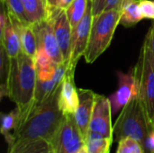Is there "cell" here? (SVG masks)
<instances>
[{
  "label": "cell",
  "instance_id": "obj_16",
  "mask_svg": "<svg viewBox=\"0 0 154 153\" xmlns=\"http://www.w3.org/2000/svg\"><path fill=\"white\" fill-rule=\"evenodd\" d=\"M120 13V24L127 28L134 26L144 18L139 5V0H123Z\"/></svg>",
  "mask_w": 154,
  "mask_h": 153
},
{
  "label": "cell",
  "instance_id": "obj_5",
  "mask_svg": "<svg viewBox=\"0 0 154 153\" xmlns=\"http://www.w3.org/2000/svg\"><path fill=\"white\" fill-rule=\"evenodd\" d=\"M134 72L139 83V97L149 117L152 120L154 117V62L143 47Z\"/></svg>",
  "mask_w": 154,
  "mask_h": 153
},
{
  "label": "cell",
  "instance_id": "obj_11",
  "mask_svg": "<svg viewBox=\"0 0 154 153\" xmlns=\"http://www.w3.org/2000/svg\"><path fill=\"white\" fill-rule=\"evenodd\" d=\"M32 24L37 37L38 48H42L56 64L65 62L51 23L46 19Z\"/></svg>",
  "mask_w": 154,
  "mask_h": 153
},
{
  "label": "cell",
  "instance_id": "obj_18",
  "mask_svg": "<svg viewBox=\"0 0 154 153\" xmlns=\"http://www.w3.org/2000/svg\"><path fill=\"white\" fill-rule=\"evenodd\" d=\"M20 118L19 109L16 107L7 114L1 115V133L5 137V140L9 145L13 140V133L18 126Z\"/></svg>",
  "mask_w": 154,
  "mask_h": 153
},
{
  "label": "cell",
  "instance_id": "obj_20",
  "mask_svg": "<svg viewBox=\"0 0 154 153\" xmlns=\"http://www.w3.org/2000/svg\"><path fill=\"white\" fill-rule=\"evenodd\" d=\"M90 0H73L65 9L68 19L74 28L84 17Z\"/></svg>",
  "mask_w": 154,
  "mask_h": 153
},
{
  "label": "cell",
  "instance_id": "obj_2",
  "mask_svg": "<svg viewBox=\"0 0 154 153\" xmlns=\"http://www.w3.org/2000/svg\"><path fill=\"white\" fill-rule=\"evenodd\" d=\"M37 73L34 58L22 52L10 58V70L6 84V96L13 101L20 114L32 106L36 89Z\"/></svg>",
  "mask_w": 154,
  "mask_h": 153
},
{
  "label": "cell",
  "instance_id": "obj_25",
  "mask_svg": "<svg viewBox=\"0 0 154 153\" xmlns=\"http://www.w3.org/2000/svg\"><path fill=\"white\" fill-rule=\"evenodd\" d=\"M139 5L144 18L154 19V2L152 0H139Z\"/></svg>",
  "mask_w": 154,
  "mask_h": 153
},
{
  "label": "cell",
  "instance_id": "obj_7",
  "mask_svg": "<svg viewBox=\"0 0 154 153\" xmlns=\"http://www.w3.org/2000/svg\"><path fill=\"white\" fill-rule=\"evenodd\" d=\"M92 19H93L92 4L91 1H89L84 17L74 28H72L71 53H70L69 60L68 62L69 69L75 70L79 60L85 54L89 41Z\"/></svg>",
  "mask_w": 154,
  "mask_h": 153
},
{
  "label": "cell",
  "instance_id": "obj_27",
  "mask_svg": "<svg viewBox=\"0 0 154 153\" xmlns=\"http://www.w3.org/2000/svg\"><path fill=\"white\" fill-rule=\"evenodd\" d=\"M92 4L93 15H96L105 10L106 0H90Z\"/></svg>",
  "mask_w": 154,
  "mask_h": 153
},
{
  "label": "cell",
  "instance_id": "obj_8",
  "mask_svg": "<svg viewBox=\"0 0 154 153\" xmlns=\"http://www.w3.org/2000/svg\"><path fill=\"white\" fill-rule=\"evenodd\" d=\"M112 115L109 97L97 94L95 106L89 124L88 133H96L114 140Z\"/></svg>",
  "mask_w": 154,
  "mask_h": 153
},
{
  "label": "cell",
  "instance_id": "obj_22",
  "mask_svg": "<svg viewBox=\"0 0 154 153\" xmlns=\"http://www.w3.org/2000/svg\"><path fill=\"white\" fill-rule=\"evenodd\" d=\"M2 2L5 5L7 13L11 16L17 19L22 23H24V24L30 23L26 16L23 0H2Z\"/></svg>",
  "mask_w": 154,
  "mask_h": 153
},
{
  "label": "cell",
  "instance_id": "obj_10",
  "mask_svg": "<svg viewBox=\"0 0 154 153\" xmlns=\"http://www.w3.org/2000/svg\"><path fill=\"white\" fill-rule=\"evenodd\" d=\"M118 89L109 96L112 114L118 113L133 98L139 96V83L134 72L131 69L128 73L117 72Z\"/></svg>",
  "mask_w": 154,
  "mask_h": 153
},
{
  "label": "cell",
  "instance_id": "obj_29",
  "mask_svg": "<svg viewBox=\"0 0 154 153\" xmlns=\"http://www.w3.org/2000/svg\"><path fill=\"white\" fill-rule=\"evenodd\" d=\"M46 2H47V6H48V13H49V10L60 7L61 0H46Z\"/></svg>",
  "mask_w": 154,
  "mask_h": 153
},
{
  "label": "cell",
  "instance_id": "obj_33",
  "mask_svg": "<svg viewBox=\"0 0 154 153\" xmlns=\"http://www.w3.org/2000/svg\"><path fill=\"white\" fill-rule=\"evenodd\" d=\"M143 153H144V152H143Z\"/></svg>",
  "mask_w": 154,
  "mask_h": 153
},
{
  "label": "cell",
  "instance_id": "obj_26",
  "mask_svg": "<svg viewBox=\"0 0 154 153\" xmlns=\"http://www.w3.org/2000/svg\"><path fill=\"white\" fill-rule=\"evenodd\" d=\"M143 47L150 54L151 58L152 59L154 62V23L145 37Z\"/></svg>",
  "mask_w": 154,
  "mask_h": 153
},
{
  "label": "cell",
  "instance_id": "obj_19",
  "mask_svg": "<svg viewBox=\"0 0 154 153\" xmlns=\"http://www.w3.org/2000/svg\"><path fill=\"white\" fill-rule=\"evenodd\" d=\"M113 139L96 133H88L85 141V146L88 153H109Z\"/></svg>",
  "mask_w": 154,
  "mask_h": 153
},
{
  "label": "cell",
  "instance_id": "obj_23",
  "mask_svg": "<svg viewBox=\"0 0 154 153\" xmlns=\"http://www.w3.org/2000/svg\"><path fill=\"white\" fill-rule=\"evenodd\" d=\"M10 70V58L4 47L0 48V94L1 97L6 96V84Z\"/></svg>",
  "mask_w": 154,
  "mask_h": 153
},
{
  "label": "cell",
  "instance_id": "obj_6",
  "mask_svg": "<svg viewBox=\"0 0 154 153\" xmlns=\"http://www.w3.org/2000/svg\"><path fill=\"white\" fill-rule=\"evenodd\" d=\"M51 145L53 153H77L85 146V139L74 115H65Z\"/></svg>",
  "mask_w": 154,
  "mask_h": 153
},
{
  "label": "cell",
  "instance_id": "obj_3",
  "mask_svg": "<svg viewBox=\"0 0 154 153\" xmlns=\"http://www.w3.org/2000/svg\"><path fill=\"white\" fill-rule=\"evenodd\" d=\"M153 128L152 120L138 96L122 109L114 125V138L116 142L126 137L133 138L139 142L143 149L146 139Z\"/></svg>",
  "mask_w": 154,
  "mask_h": 153
},
{
  "label": "cell",
  "instance_id": "obj_32",
  "mask_svg": "<svg viewBox=\"0 0 154 153\" xmlns=\"http://www.w3.org/2000/svg\"><path fill=\"white\" fill-rule=\"evenodd\" d=\"M152 123H153V127H154V117H153V119H152Z\"/></svg>",
  "mask_w": 154,
  "mask_h": 153
},
{
  "label": "cell",
  "instance_id": "obj_1",
  "mask_svg": "<svg viewBox=\"0 0 154 153\" xmlns=\"http://www.w3.org/2000/svg\"><path fill=\"white\" fill-rule=\"evenodd\" d=\"M60 90V86L43 102L20 115L19 124L13 133L8 151L37 139H45L51 142L65 116L59 105Z\"/></svg>",
  "mask_w": 154,
  "mask_h": 153
},
{
  "label": "cell",
  "instance_id": "obj_4",
  "mask_svg": "<svg viewBox=\"0 0 154 153\" xmlns=\"http://www.w3.org/2000/svg\"><path fill=\"white\" fill-rule=\"evenodd\" d=\"M120 10L110 9L93 15L88 44L84 54L87 63H93L109 47L120 24Z\"/></svg>",
  "mask_w": 154,
  "mask_h": 153
},
{
  "label": "cell",
  "instance_id": "obj_13",
  "mask_svg": "<svg viewBox=\"0 0 154 153\" xmlns=\"http://www.w3.org/2000/svg\"><path fill=\"white\" fill-rule=\"evenodd\" d=\"M73 69H69L60 85L59 105L64 115H74L79 106V90L74 81Z\"/></svg>",
  "mask_w": 154,
  "mask_h": 153
},
{
  "label": "cell",
  "instance_id": "obj_28",
  "mask_svg": "<svg viewBox=\"0 0 154 153\" xmlns=\"http://www.w3.org/2000/svg\"><path fill=\"white\" fill-rule=\"evenodd\" d=\"M122 3L123 0H106L105 10H110V9L120 10Z\"/></svg>",
  "mask_w": 154,
  "mask_h": 153
},
{
  "label": "cell",
  "instance_id": "obj_14",
  "mask_svg": "<svg viewBox=\"0 0 154 153\" xmlns=\"http://www.w3.org/2000/svg\"><path fill=\"white\" fill-rule=\"evenodd\" d=\"M15 30L17 31L20 41H21V45H22V51L32 58H34L37 50H38V41H37V37L35 34V32L33 30L32 24L28 23L24 24L19 22L17 19L14 17L11 16L8 14Z\"/></svg>",
  "mask_w": 154,
  "mask_h": 153
},
{
  "label": "cell",
  "instance_id": "obj_17",
  "mask_svg": "<svg viewBox=\"0 0 154 153\" xmlns=\"http://www.w3.org/2000/svg\"><path fill=\"white\" fill-rule=\"evenodd\" d=\"M26 16L30 23H35L48 17L46 0H23Z\"/></svg>",
  "mask_w": 154,
  "mask_h": 153
},
{
  "label": "cell",
  "instance_id": "obj_21",
  "mask_svg": "<svg viewBox=\"0 0 154 153\" xmlns=\"http://www.w3.org/2000/svg\"><path fill=\"white\" fill-rule=\"evenodd\" d=\"M7 153H53L51 143L45 139L32 141L14 150H9Z\"/></svg>",
  "mask_w": 154,
  "mask_h": 153
},
{
  "label": "cell",
  "instance_id": "obj_15",
  "mask_svg": "<svg viewBox=\"0 0 154 153\" xmlns=\"http://www.w3.org/2000/svg\"><path fill=\"white\" fill-rule=\"evenodd\" d=\"M0 40L1 46L4 47L9 58H15L23 52L19 34L9 15L5 25L0 28Z\"/></svg>",
  "mask_w": 154,
  "mask_h": 153
},
{
  "label": "cell",
  "instance_id": "obj_9",
  "mask_svg": "<svg viewBox=\"0 0 154 153\" xmlns=\"http://www.w3.org/2000/svg\"><path fill=\"white\" fill-rule=\"evenodd\" d=\"M47 20L52 25L64 61L69 62L71 53L72 27L68 19L65 9L57 7L49 10Z\"/></svg>",
  "mask_w": 154,
  "mask_h": 153
},
{
  "label": "cell",
  "instance_id": "obj_12",
  "mask_svg": "<svg viewBox=\"0 0 154 153\" xmlns=\"http://www.w3.org/2000/svg\"><path fill=\"white\" fill-rule=\"evenodd\" d=\"M78 90L79 101L78 108L74 113V118L86 141L88 134L89 124L95 106L97 94L90 89L78 88Z\"/></svg>",
  "mask_w": 154,
  "mask_h": 153
},
{
  "label": "cell",
  "instance_id": "obj_31",
  "mask_svg": "<svg viewBox=\"0 0 154 153\" xmlns=\"http://www.w3.org/2000/svg\"><path fill=\"white\" fill-rule=\"evenodd\" d=\"M77 153H88V150H87L86 146H84L80 151H79Z\"/></svg>",
  "mask_w": 154,
  "mask_h": 153
},
{
  "label": "cell",
  "instance_id": "obj_24",
  "mask_svg": "<svg viewBox=\"0 0 154 153\" xmlns=\"http://www.w3.org/2000/svg\"><path fill=\"white\" fill-rule=\"evenodd\" d=\"M143 149L139 142L126 137L118 142L116 153H143Z\"/></svg>",
  "mask_w": 154,
  "mask_h": 153
},
{
  "label": "cell",
  "instance_id": "obj_30",
  "mask_svg": "<svg viewBox=\"0 0 154 153\" xmlns=\"http://www.w3.org/2000/svg\"><path fill=\"white\" fill-rule=\"evenodd\" d=\"M72 1H73V0H61V3H60V8H63V9H66L67 6H68Z\"/></svg>",
  "mask_w": 154,
  "mask_h": 153
}]
</instances>
